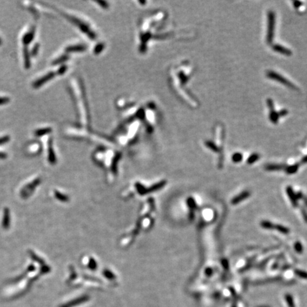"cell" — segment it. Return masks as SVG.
Segmentation results:
<instances>
[{
  "instance_id": "cell-1",
  "label": "cell",
  "mask_w": 307,
  "mask_h": 307,
  "mask_svg": "<svg viewBox=\"0 0 307 307\" xmlns=\"http://www.w3.org/2000/svg\"><path fill=\"white\" fill-rule=\"evenodd\" d=\"M71 93L81 125L87 128L90 124V117L83 85L78 77L72 79Z\"/></svg>"
},
{
  "instance_id": "cell-2",
  "label": "cell",
  "mask_w": 307,
  "mask_h": 307,
  "mask_svg": "<svg viewBox=\"0 0 307 307\" xmlns=\"http://www.w3.org/2000/svg\"><path fill=\"white\" fill-rule=\"evenodd\" d=\"M65 16L70 20L75 27L78 28L85 35L90 39H95L98 37V32L94 28V26L90 23L89 20L79 14H65Z\"/></svg>"
},
{
  "instance_id": "cell-3",
  "label": "cell",
  "mask_w": 307,
  "mask_h": 307,
  "mask_svg": "<svg viewBox=\"0 0 307 307\" xmlns=\"http://www.w3.org/2000/svg\"><path fill=\"white\" fill-rule=\"evenodd\" d=\"M56 75H58V70H57L56 72H53V71H51L49 72V73H48L46 75H44L43 77H41V78L38 79L37 80H36L35 82L33 83V88H40L41 86H42V85H44V83H46V82H47L48 81H49L51 79H52L53 77H54V76Z\"/></svg>"
},
{
  "instance_id": "cell-4",
  "label": "cell",
  "mask_w": 307,
  "mask_h": 307,
  "mask_svg": "<svg viewBox=\"0 0 307 307\" xmlns=\"http://www.w3.org/2000/svg\"><path fill=\"white\" fill-rule=\"evenodd\" d=\"M39 184V179H38L37 180L34 181L32 184H27V186L24 188V189H22V191H21V194L22 196L24 198L28 197L29 195L31 194V193L35 189V187L37 186L38 184Z\"/></svg>"
},
{
  "instance_id": "cell-5",
  "label": "cell",
  "mask_w": 307,
  "mask_h": 307,
  "mask_svg": "<svg viewBox=\"0 0 307 307\" xmlns=\"http://www.w3.org/2000/svg\"><path fill=\"white\" fill-rule=\"evenodd\" d=\"M250 196V193L249 191H243V192L241 193L240 194L237 195V196H236L235 197H234L233 198H232V201H231V203H232V205L237 204V203H240L241 201L245 200L246 198L249 197Z\"/></svg>"
},
{
  "instance_id": "cell-6",
  "label": "cell",
  "mask_w": 307,
  "mask_h": 307,
  "mask_svg": "<svg viewBox=\"0 0 307 307\" xmlns=\"http://www.w3.org/2000/svg\"><path fill=\"white\" fill-rule=\"evenodd\" d=\"M287 193L288 196L290 198V201L291 203H292L293 206L294 207H297L298 206V203H297V198H296V194L293 191L292 188L291 186H287Z\"/></svg>"
},
{
  "instance_id": "cell-7",
  "label": "cell",
  "mask_w": 307,
  "mask_h": 307,
  "mask_svg": "<svg viewBox=\"0 0 307 307\" xmlns=\"http://www.w3.org/2000/svg\"><path fill=\"white\" fill-rule=\"evenodd\" d=\"M48 159H49V161L51 164L56 163V156H55L54 151H53V149L52 140H51V139H50L49 142V156H48Z\"/></svg>"
},
{
  "instance_id": "cell-8",
  "label": "cell",
  "mask_w": 307,
  "mask_h": 307,
  "mask_svg": "<svg viewBox=\"0 0 307 307\" xmlns=\"http://www.w3.org/2000/svg\"><path fill=\"white\" fill-rule=\"evenodd\" d=\"M34 34H35V27L32 28V30L30 31L29 33H27V34L23 38V42L25 45L29 44L32 42L33 39L34 38Z\"/></svg>"
},
{
  "instance_id": "cell-9",
  "label": "cell",
  "mask_w": 307,
  "mask_h": 307,
  "mask_svg": "<svg viewBox=\"0 0 307 307\" xmlns=\"http://www.w3.org/2000/svg\"><path fill=\"white\" fill-rule=\"evenodd\" d=\"M2 225L4 229H7L9 226V212L8 208H4Z\"/></svg>"
},
{
  "instance_id": "cell-10",
  "label": "cell",
  "mask_w": 307,
  "mask_h": 307,
  "mask_svg": "<svg viewBox=\"0 0 307 307\" xmlns=\"http://www.w3.org/2000/svg\"><path fill=\"white\" fill-rule=\"evenodd\" d=\"M52 129L50 128V127H46V128H41L37 130H36L35 134L37 137H41V136L46 135V134H49L50 132H51Z\"/></svg>"
},
{
  "instance_id": "cell-11",
  "label": "cell",
  "mask_w": 307,
  "mask_h": 307,
  "mask_svg": "<svg viewBox=\"0 0 307 307\" xmlns=\"http://www.w3.org/2000/svg\"><path fill=\"white\" fill-rule=\"evenodd\" d=\"M24 65L25 68L29 69L30 68L31 63H30V55H29V50L26 47L24 51Z\"/></svg>"
},
{
  "instance_id": "cell-12",
  "label": "cell",
  "mask_w": 307,
  "mask_h": 307,
  "mask_svg": "<svg viewBox=\"0 0 307 307\" xmlns=\"http://www.w3.org/2000/svg\"><path fill=\"white\" fill-rule=\"evenodd\" d=\"M260 225L263 228L267 229V230H272V229H275V225L268 220H263L260 222Z\"/></svg>"
},
{
  "instance_id": "cell-13",
  "label": "cell",
  "mask_w": 307,
  "mask_h": 307,
  "mask_svg": "<svg viewBox=\"0 0 307 307\" xmlns=\"http://www.w3.org/2000/svg\"><path fill=\"white\" fill-rule=\"evenodd\" d=\"M285 300H286V302H287L288 307H296V306H295L294 301V299H293L292 296H291V294H286Z\"/></svg>"
},
{
  "instance_id": "cell-14",
  "label": "cell",
  "mask_w": 307,
  "mask_h": 307,
  "mask_svg": "<svg viewBox=\"0 0 307 307\" xmlns=\"http://www.w3.org/2000/svg\"><path fill=\"white\" fill-rule=\"evenodd\" d=\"M298 168H299V165L298 164H294L293 166H286L285 167V171L289 174H292L296 173L297 171Z\"/></svg>"
},
{
  "instance_id": "cell-15",
  "label": "cell",
  "mask_w": 307,
  "mask_h": 307,
  "mask_svg": "<svg viewBox=\"0 0 307 307\" xmlns=\"http://www.w3.org/2000/svg\"><path fill=\"white\" fill-rule=\"evenodd\" d=\"M265 168H266V169L268 171H275V170L282 169L285 168V166H283V165H279V164H270V165H267Z\"/></svg>"
},
{
  "instance_id": "cell-16",
  "label": "cell",
  "mask_w": 307,
  "mask_h": 307,
  "mask_svg": "<svg viewBox=\"0 0 307 307\" xmlns=\"http://www.w3.org/2000/svg\"><path fill=\"white\" fill-rule=\"evenodd\" d=\"M275 229H277L279 232H280L281 233L287 235L289 232V229H288L287 227L283 226L282 225H276L275 227Z\"/></svg>"
},
{
  "instance_id": "cell-17",
  "label": "cell",
  "mask_w": 307,
  "mask_h": 307,
  "mask_svg": "<svg viewBox=\"0 0 307 307\" xmlns=\"http://www.w3.org/2000/svg\"><path fill=\"white\" fill-rule=\"evenodd\" d=\"M295 274L298 276V277H301V278L307 279V272L305 271L301 270H296L294 271Z\"/></svg>"
},
{
  "instance_id": "cell-18",
  "label": "cell",
  "mask_w": 307,
  "mask_h": 307,
  "mask_svg": "<svg viewBox=\"0 0 307 307\" xmlns=\"http://www.w3.org/2000/svg\"><path fill=\"white\" fill-rule=\"evenodd\" d=\"M187 203H188V206H189V208L191 209V211H194L193 210H194L195 208H196V202H195L194 198H189V199L187 200Z\"/></svg>"
},
{
  "instance_id": "cell-19",
  "label": "cell",
  "mask_w": 307,
  "mask_h": 307,
  "mask_svg": "<svg viewBox=\"0 0 307 307\" xmlns=\"http://www.w3.org/2000/svg\"><path fill=\"white\" fill-rule=\"evenodd\" d=\"M242 155L240 153H235L233 156H232V161L235 162V163H237V162L241 161H242Z\"/></svg>"
},
{
  "instance_id": "cell-20",
  "label": "cell",
  "mask_w": 307,
  "mask_h": 307,
  "mask_svg": "<svg viewBox=\"0 0 307 307\" xmlns=\"http://www.w3.org/2000/svg\"><path fill=\"white\" fill-rule=\"evenodd\" d=\"M258 159L259 155L257 154H252V156H250L249 159H247V163L249 164H253L254 162L258 161Z\"/></svg>"
},
{
  "instance_id": "cell-21",
  "label": "cell",
  "mask_w": 307,
  "mask_h": 307,
  "mask_svg": "<svg viewBox=\"0 0 307 307\" xmlns=\"http://www.w3.org/2000/svg\"><path fill=\"white\" fill-rule=\"evenodd\" d=\"M294 249L298 253H301L303 252L302 245H301L299 242H296L294 244Z\"/></svg>"
},
{
  "instance_id": "cell-22",
  "label": "cell",
  "mask_w": 307,
  "mask_h": 307,
  "mask_svg": "<svg viewBox=\"0 0 307 307\" xmlns=\"http://www.w3.org/2000/svg\"><path fill=\"white\" fill-rule=\"evenodd\" d=\"M10 137L9 136H4V137L0 138V145L1 144H4L5 143H7L9 141Z\"/></svg>"
},
{
  "instance_id": "cell-23",
  "label": "cell",
  "mask_w": 307,
  "mask_h": 307,
  "mask_svg": "<svg viewBox=\"0 0 307 307\" xmlns=\"http://www.w3.org/2000/svg\"><path fill=\"white\" fill-rule=\"evenodd\" d=\"M39 45L37 44L35 46H34V47L32 49V53H32V56H36V55L37 54L38 51H39Z\"/></svg>"
},
{
  "instance_id": "cell-24",
  "label": "cell",
  "mask_w": 307,
  "mask_h": 307,
  "mask_svg": "<svg viewBox=\"0 0 307 307\" xmlns=\"http://www.w3.org/2000/svg\"><path fill=\"white\" fill-rule=\"evenodd\" d=\"M9 100L10 99L9 98H0V105L6 104Z\"/></svg>"
},
{
  "instance_id": "cell-25",
  "label": "cell",
  "mask_w": 307,
  "mask_h": 307,
  "mask_svg": "<svg viewBox=\"0 0 307 307\" xmlns=\"http://www.w3.org/2000/svg\"><path fill=\"white\" fill-rule=\"evenodd\" d=\"M205 274H206V276H208V277H210V276L213 275V270H212L211 268H206V270H205Z\"/></svg>"
},
{
  "instance_id": "cell-26",
  "label": "cell",
  "mask_w": 307,
  "mask_h": 307,
  "mask_svg": "<svg viewBox=\"0 0 307 307\" xmlns=\"http://www.w3.org/2000/svg\"><path fill=\"white\" fill-rule=\"evenodd\" d=\"M221 263H222V266H223L224 268L226 269V270H227V269H228V267H229L228 261H227V260H222Z\"/></svg>"
},
{
  "instance_id": "cell-27",
  "label": "cell",
  "mask_w": 307,
  "mask_h": 307,
  "mask_svg": "<svg viewBox=\"0 0 307 307\" xmlns=\"http://www.w3.org/2000/svg\"><path fill=\"white\" fill-rule=\"evenodd\" d=\"M301 213H302L304 220L306 221V222H307V212L304 208H301Z\"/></svg>"
},
{
  "instance_id": "cell-28",
  "label": "cell",
  "mask_w": 307,
  "mask_h": 307,
  "mask_svg": "<svg viewBox=\"0 0 307 307\" xmlns=\"http://www.w3.org/2000/svg\"><path fill=\"white\" fill-rule=\"evenodd\" d=\"M296 198L298 199H301V198H303V195H302V193L301 192H298L297 194H296Z\"/></svg>"
},
{
  "instance_id": "cell-29",
  "label": "cell",
  "mask_w": 307,
  "mask_h": 307,
  "mask_svg": "<svg viewBox=\"0 0 307 307\" xmlns=\"http://www.w3.org/2000/svg\"><path fill=\"white\" fill-rule=\"evenodd\" d=\"M7 157V155L4 152H0V159H5Z\"/></svg>"
},
{
  "instance_id": "cell-30",
  "label": "cell",
  "mask_w": 307,
  "mask_h": 307,
  "mask_svg": "<svg viewBox=\"0 0 307 307\" xmlns=\"http://www.w3.org/2000/svg\"><path fill=\"white\" fill-rule=\"evenodd\" d=\"M303 201H304V203L306 204V206H307V198L304 197L303 198Z\"/></svg>"
},
{
  "instance_id": "cell-31",
  "label": "cell",
  "mask_w": 307,
  "mask_h": 307,
  "mask_svg": "<svg viewBox=\"0 0 307 307\" xmlns=\"http://www.w3.org/2000/svg\"><path fill=\"white\" fill-rule=\"evenodd\" d=\"M231 307H237V305L235 304V303H234V304L232 305V306H231Z\"/></svg>"
},
{
  "instance_id": "cell-32",
  "label": "cell",
  "mask_w": 307,
  "mask_h": 307,
  "mask_svg": "<svg viewBox=\"0 0 307 307\" xmlns=\"http://www.w3.org/2000/svg\"><path fill=\"white\" fill-rule=\"evenodd\" d=\"M259 307H269V306H259Z\"/></svg>"
},
{
  "instance_id": "cell-33",
  "label": "cell",
  "mask_w": 307,
  "mask_h": 307,
  "mask_svg": "<svg viewBox=\"0 0 307 307\" xmlns=\"http://www.w3.org/2000/svg\"><path fill=\"white\" fill-rule=\"evenodd\" d=\"M1 39H0V45H1Z\"/></svg>"
}]
</instances>
